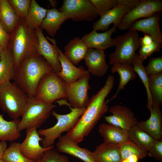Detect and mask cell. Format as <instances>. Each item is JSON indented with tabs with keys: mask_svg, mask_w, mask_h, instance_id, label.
Listing matches in <instances>:
<instances>
[{
	"mask_svg": "<svg viewBox=\"0 0 162 162\" xmlns=\"http://www.w3.org/2000/svg\"><path fill=\"white\" fill-rule=\"evenodd\" d=\"M20 121L18 118L8 121L0 114V141L11 142L21 137L20 132L18 128Z\"/></svg>",
	"mask_w": 162,
	"mask_h": 162,
	"instance_id": "obj_27",
	"label": "cell"
},
{
	"mask_svg": "<svg viewBox=\"0 0 162 162\" xmlns=\"http://www.w3.org/2000/svg\"><path fill=\"white\" fill-rule=\"evenodd\" d=\"M129 139L143 150L148 152L155 142L154 139L137 125L128 131Z\"/></svg>",
	"mask_w": 162,
	"mask_h": 162,
	"instance_id": "obj_31",
	"label": "cell"
},
{
	"mask_svg": "<svg viewBox=\"0 0 162 162\" xmlns=\"http://www.w3.org/2000/svg\"><path fill=\"white\" fill-rule=\"evenodd\" d=\"M49 1L51 5L54 7V8H55V6L57 4L56 1L55 0H49Z\"/></svg>",
	"mask_w": 162,
	"mask_h": 162,
	"instance_id": "obj_47",
	"label": "cell"
},
{
	"mask_svg": "<svg viewBox=\"0 0 162 162\" xmlns=\"http://www.w3.org/2000/svg\"><path fill=\"white\" fill-rule=\"evenodd\" d=\"M15 71L12 55L7 48L2 50L0 60V85L13 80Z\"/></svg>",
	"mask_w": 162,
	"mask_h": 162,
	"instance_id": "obj_29",
	"label": "cell"
},
{
	"mask_svg": "<svg viewBox=\"0 0 162 162\" xmlns=\"http://www.w3.org/2000/svg\"><path fill=\"white\" fill-rule=\"evenodd\" d=\"M142 63L138 58V54H136L132 62V64L135 72L138 75L145 86L147 97L146 106L150 111L152 107L153 103L149 88L148 76Z\"/></svg>",
	"mask_w": 162,
	"mask_h": 162,
	"instance_id": "obj_33",
	"label": "cell"
},
{
	"mask_svg": "<svg viewBox=\"0 0 162 162\" xmlns=\"http://www.w3.org/2000/svg\"><path fill=\"white\" fill-rule=\"evenodd\" d=\"M162 10L161 0H141L137 6L130 10L124 15L116 27L121 30L129 29L136 21L149 17Z\"/></svg>",
	"mask_w": 162,
	"mask_h": 162,
	"instance_id": "obj_10",
	"label": "cell"
},
{
	"mask_svg": "<svg viewBox=\"0 0 162 162\" xmlns=\"http://www.w3.org/2000/svg\"><path fill=\"white\" fill-rule=\"evenodd\" d=\"M52 70L50 65L37 53L24 58L15 69L14 82L28 97L34 96L42 78Z\"/></svg>",
	"mask_w": 162,
	"mask_h": 162,
	"instance_id": "obj_2",
	"label": "cell"
},
{
	"mask_svg": "<svg viewBox=\"0 0 162 162\" xmlns=\"http://www.w3.org/2000/svg\"><path fill=\"white\" fill-rule=\"evenodd\" d=\"M114 77H107L104 86L90 99L85 110L75 125L66 136L79 144L91 132L104 114L109 110L106 98L112 89Z\"/></svg>",
	"mask_w": 162,
	"mask_h": 162,
	"instance_id": "obj_1",
	"label": "cell"
},
{
	"mask_svg": "<svg viewBox=\"0 0 162 162\" xmlns=\"http://www.w3.org/2000/svg\"><path fill=\"white\" fill-rule=\"evenodd\" d=\"M160 13L136 21L131 25L129 30L142 32L151 36L155 41L162 44V34L159 24Z\"/></svg>",
	"mask_w": 162,
	"mask_h": 162,
	"instance_id": "obj_16",
	"label": "cell"
},
{
	"mask_svg": "<svg viewBox=\"0 0 162 162\" xmlns=\"http://www.w3.org/2000/svg\"><path fill=\"white\" fill-rule=\"evenodd\" d=\"M19 142H12L5 151L2 159L6 162H33L25 156L20 149Z\"/></svg>",
	"mask_w": 162,
	"mask_h": 162,
	"instance_id": "obj_34",
	"label": "cell"
},
{
	"mask_svg": "<svg viewBox=\"0 0 162 162\" xmlns=\"http://www.w3.org/2000/svg\"><path fill=\"white\" fill-rule=\"evenodd\" d=\"M121 162H128L127 160L125 159L123 160H122Z\"/></svg>",
	"mask_w": 162,
	"mask_h": 162,
	"instance_id": "obj_49",
	"label": "cell"
},
{
	"mask_svg": "<svg viewBox=\"0 0 162 162\" xmlns=\"http://www.w3.org/2000/svg\"><path fill=\"white\" fill-rule=\"evenodd\" d=\"M47 10L40 6L35 0H32L28 14L23 19L29 28L35 30L40 27Z\"/></svg>",
	"mask_w": 162,
	"mask_h": 162,
	"instance_id": "obj_28",
	"label": "cell"
},
{
	"mask_svg": "<svg viewBox=\"0 0 162 162\" xmlns=\"http://www.w3.org/2000/svg\"><path fill=\"white\" fill-rule=\"evenodd\" d=\"M7 148L6 142L0 141V160L2 159L3 154Z\"/></svg>",
	"mask_w": 162,
	"mask_h": 162,
	"instance_id": "obj_45",
	"label": "cell"
},
{
	"mask_svg": "<svg viewBox=\"0 0 162 162\" xmlns=\"http://www.w3.org/2000/svg\"><path fill=\"white\" fill-rule=\"evenodd\" d=\"M104 51L98 49L88 48L84 59L89 74L102 76L106 73L109 66L106 62Z\"/></svg>",
	"mask_w": 162,
	"mask_h": 162,
	"instance_id": "obj_17",
	"label": "cell"
},
{
	"mask_svg": "<svg viewBox=\"0 0 162 162\" xmlns=\"http://www.w3.org/2000/svg\"><path fill=\"white\" fill-rule=\"evenodd\" d=\"M56 106L53 103H45L34 96L28 97L18 125L19 130L21 132L31 128H39L50 117Z\"/></svg>",
	"mask_w": 162,
	"mask_h": 162,
	"instance_id": "obj_6",
	"label": "cell"
},
{
	"mask_svg": "<svg viewBox=\"0 0 162 162\" xmlns=\"http://www.w3.org/2000/svg\"><path fill=\"white\" fill-rule=\"evenodd\" d=\"M111 72L112 74L117 73L119 76L120 80L117 89L114 95L106 100L108 103L115 98L118 93L123 90L125 86L131 81L135 80L136 74L132 64L128 63H116L112 64Z\"/></svg>",
	"mask_w": 162,
	"mask_h": 162,
	"instance_id": "obj_24",
	"label": "cell"
},
{
	"mask_svg": "<svg viewBox=\"0 0 162 162\" xmlns=\"http://www.w3.org/2000/svg\"><path fill=\"white\" fill-rule=\"evenodd\" d=\"M145 69L148 76L162 73V56L151 58Z\"/></svg>",
	"mask_w": 162,
	"mask_h": 162,
	"instance_id": "obj_40",
	"label": "cell"
},
{
	"mask_svg": "<svg viewBox=\"0 0 162 162\" xmlns=\"http://www.w3.org/2000/svg\"></svg>",
	"mask_w": 162,
	"mask_h": 162,
	"instance_id": "obj_52",
	"label": "cell"
},
{
	"mask_svg": "<svg viewBox=\"0 0 162 162\" xmlns=\"http://www.w3.org/2000/svg\"><path fill=\"white\" fill-rule=\"evenodd\" d=\"M148 77L152 106L160 107L162 105V73L148 76Z\"/></svg>",
	"mask_w": 162,
	"mask_h": 162,
	"instance_id": "obj_32",
	"label": "cell"
},
{
	"mask_svg": "<svg viewBox=\"0 0 162 162\" xmlns=\"http://www.w3.org/2000/svg\"><path fill=\"white\" fill-rule=\"evenodd\" d=\"M34 97L48 104L66 98L65 82L53 70L45 74L37 87Z\"/></svg>",
	"mask_w": 162,
	"mask_h": 162,
	"instance_id": "obj_8",
	"label": "cell"
},
{
	"mask_svg": "<svg viewBox=\"0 0 162 162\" xmlns=\"http://www.w3.org/2000/svg\"><path fill=\"white\" fill-rule=\"evenodd\" d=\"M1 7H2L1 2V0H0V13L1 11Z\"/></svg>",
	"mask_w": 162,
	"mask_h": 162,
	"instance_id": "obj_50",
	"label": "cell"
},
{
	"mask_svg": "<svg viewBox=\"0 0 162 162\" xmlns=\"http://www.w3.org/2000/svg\"><path fill=\"white\" fill-rule=\"evenodd\" d=\"M2 7L0 21L7 32L10 34L20 18L7 0H1Z\"/></svg>",
	"mask_w": 162,
	"mask_h": 162,
	"instance_id": "obj_30",
	"label": "cell"
},
{
	"mask_svg": "<svg viewBox=\"0 0 162 162\" xmlns=\"http://www.w3.org/2000/svg\"><path fill=\"white\" fill-rule=\"evenodd\" d=\"M68 18L56 8L47 10L45 17L40 27L45 30L48 34L53 38L61 24Z\"/></svg>",
	"mask_w": 162,
	"mask_h": 162,
	"instance_id": "obj_26",
	"label": "cell"
},
{
	"mask_svg": "<svg viewBox=\"0 0 162 162\" xmlns=\"http://www.w3.org/2000/svg\"><path fill=\"white\" fill-rule=\"evenodd\" d=\"M63 101L69 107L70 112L66 114H61L52 110L51 114L57 120L56 124L51 127L38 130L40 136L43 137L41 142L43 147L47 148L53 145L55 140L62 135V133L68 132L72 129L85 110L86 108H73L67 102Z\"/></svg>",
	"mask_w": 162,
	"mask_h": 162,
	"instance_id": "obj_4",
	"label": "cell"
},
{
	"mask_svg": "<svg viewBox=\"0 0 162 162\" xmlns=\"http://www.w3.org/2000/svg\"><path fill=\"white\" fill-rule=\"evenodd\" d=\"M90 78V74H88L73 82H65L66 98L69 102L67 103L71 107L81 109L87 106L89 100L88 91L91 88Z\"/></svg>",
	"mask_w": 162,
	"mask_h": 162,
	"instance_id": "obj_11",
	"label": "cell"
},
{
	"mask_svg": "<svg viewBox=\"0 0 162 162\" xmlns=\"http://www.w3.org/2000/svg\"><path fill=\"white\" fill-rule=\"evenodd\" d=\"M10 34L6 30L0 21V46L4 49H7Z\"/></svg>",
	"mask_w": 162,
	"mask_h": 162,
	"instance_id": "obj_42",
	"label": "cell"
},
{
	"mask_svg": "<svg viewBox=\"0 0 162 162\" xmlns=\"http://www.w3.org/2000/svg\"><path fill=\"white\" fill-rule=\"evenodd\" d=\"M95 162H121L119 145L103 142L92 152Z\"/></svg>",
	"mask_w": 162,
	"mask_h": 162,
	"instance_id": "obj_22",
	"label": "cell"
},
{
	"mask_svg": "<svg viewBox=\"0 0 162 162\" xmlns=\"http://www.w3.org/2000/svg\"><path fill=\"white\" fill-rule=\"evenodd\" d=\"M58 11L75 22L91 21L99 16L90 0H64Z\"/></svg>",
	"mask_w": 162,
	"mask_h": 162,
	"instance_id": "obj_9",
	"label": "cell"
},
{
	"mask_svg": "<svg viewBox=\"0 0 162 162\" xmlns=\"http://www.w3.org/2000/svg\"><path fill=\"white\" fill-rule=\"evenodd\" d=\"M58 58L62 68L61 71L58 75L64 82L67 83L73 82L89 74L83 67L75 66L67 59L58 48Z\"/></svg>",
	"mask_w": 162,
	"mask_h": 162,
	"instance_id": "obj_21",
	"label": "cell"
},
{
	"mask_svg": "<svg viewBox=\"0 0 162 162\" xmlns=\"http://www.w3.org/2000/svg\"><path fill=\"white\" fill-rule=\"evenodd\" d=\"M118 5L126 6L130 10L132 9L137 6L140 3L139 0H116Z\"/></svg>",
	"mask_w": 162,
	"mask_h": 162,
	"instance_id": "obj_43",
	"label": "cell"
},
{
	"mask_svg": "<svg viewBox=\"0 0 162 162\" xmlns=\"http://www.w3.org/2000/svg\"><path fill=\"white\" fill-rule=\"evenodd\" d=\"M28 96L14 82L0 85V108L13 119L21 116Z\"/></svg>",
	"mask_w": 162,
	"mask_h": 162,
	"instance_id": "obj_5",
	"label": "cell"
},
{
	"mask_svg": "<svg viewBox=\"0 0 162 162\" xmlns=\"http://www.w3.org/2000/svg\"><path fill=\"white\" fill-rule=\"evenodd\" d=\"M31 0H8L19 17L24 19L26 16L29 9Z\"/></svg>",
	"mask_w": 162,
	"mask_h": 162,
	"instance_id": "obj_37",
	"label": "cell"
},
{
	"mask_svg": "<svg viewBox=\"0 0 162 162\" xmlns=\"http://www.w3.org/2000/svg\"><path fill=\"white\" fill-rule=\"evenodd\" d=\"M56 144V149L60 153H66L75 157L84 162H95L92 152L85 148H81L78 144L68 137L61 135Z\"/></svg>",
	"mask_w": 162,
	"mask_h": 162,
	"instance_id": "obj_15",
	"label": "cell"
},
{
	"mask_svg": "<svg viewBox=\"0 0 162 162\" xmlns=\"http://www.w3.org/2000/svg\"><path fill=\"white\" fill-rule=\"evenodd\" d=\"M116 26L113 25L111 28L103 33H98L93 30L89 33L83 36L81 39L88 48H94L104 51L107 48L115 46L114 40L111 38V36L116 32Z\"/></svg>",
	"mask_w": 162,
	"mask_h": 162,
	"instance_id": "obj_18",
	"label": "cell"
},
{
	"mask_svg": "<svg viewBox=\"0 0 162 162\" xmlns=\"http://www.w3.org/2000/svg\"><path fill=\"white\" fill-rule=\"evenodd\" d=\"M98 131L104 142L121 144L129 140L128 130L111 124H101Z\"/></svg>",
	"mask_w": 162,
	"mask_h": 162,
	"instance_id": "obj_23",
	"label": "cell"
},
{
	"mask_svg": "<svg viewBox=\"0 0 162 162\" xmlns=\"http://www.w3.org/2000/svg\"><path fill=\"white\" fill-rule=\"evenodd\" d=\"M112 115L105 116L108 123L128 131L137 124L138 121L132 111L127 106L119 104L114 105L109 110Z\"/></svg>",
	"mask_w": 162,
	"mask_h": 162,
	"instance_id": "obj_14",
	"label": "cell"
},
{
	"mask_svg": "<svg viewBox=\"0 0 162 162\" xmlns=\"http://www.w3.org/2000/svg\"><path fill=\"white\" fill-rule=\"evenodd\" d=\"M161 44L154 41L151 44L146 46H142L138 51V57L142 62L160 50Z\"/></svg>",
	"mask_w": 162,
	"mask_h": 162,
	"instance_id": "obj_38",
	"label": "cell"
},
{
	"mask_svg": "<svg viewBox=\"0 0 162 162\" xmlns=\"http://www.w3.org/2000/svg\"><path fill=\"white\" fill-rule=\"evenodd\" d=\"M26 130V136L20 144V149L22 154L28 158L35 160L40 158L47 150L54 148L52 145L47 148L40 144L42 138L40 137L37 128L28 129Z\"/></svg>",
	"mask_w": 162,
	"mask_h": 162,
	"instance_id": "obj_13",
	"label": "cell"
},
{
	"mask_svg": "<svg viewBox=\"0 0 162 162\" xmlns=\"http://www.w3.org/2000/svg\"><path fill=\"white\" fill-rule=\"evenodd\" d=\"M113 39L116 50L109 55V64L116 63L132 64L136 54V51L141 47L140 38L137 31L129 30Z\"/></svg>",
	"mask_w": 162,
	"mask_h": 162,
	"instance_id": "obj_7",
	"label": "cell"
},
{
	"mask_svg": "<svg viewBox=\"0 0 162 162\" xmlns=\"http://www.w3.org/2000/svg\"><path fill=\"white\" fill-rule=\"evenodd\" d=\"M126 159L128 162H138L139 160L138 156L136 155H131L128 157Z\"/></svg>",
	"mask_w": 162,
	"mask_h": 162,
	"instance_id": "obj_46",
	"label": "cell"
},
{
	"mask_svg": "<svg viewBox=\"0 0 162 162\" xmlns=\"http://www.w3.org/2000/svg\"><path fill=\"white\" fill-rule=\"evenodd\" d=\"M150 116L146 121L138 122L137 125L154 139L162 138V112L160 107L152 106Z\"/></svg>",
	"mask_w": 162,
	"mask_h": 162,
	"instance_id": "obj_19",
	"label": "cell"
},
{
	"mask_svg": "<svg viewBox=\"0 0 162 162\" xmlns=\"http://www.w3.org/2000/svg\"><path fill=\"white\" fill-rule=\"evenodd\" d=\"M38 42L35 30L29 28L23 19H20L10 34L7 47L12 55L15 69L24 58L37 53Z\"/></svg>",
	"mask_w": 162,
	"mask_h": 162,
	"instance_id": "obj_3",
	"label": "cell"
},
{
	"mask_svg": "<svg viewBox=\"0 0 162 162\" xmlns=\"http://www.w3.org/2000/svg\"><path fill=\"white\" fill-rule=\"evenodd\" d=\"M130 10L125 6L118 5L100 16L93 24V30L97 31H106L113 24L116 27L124 15Z\"/></svg>",
	"mask_w": 162,
	"mask_h": 162,
	"instance_id": "obj_20",
	"label": "cell"
},
{
	"mask_svg": "<svg viewBox=\"0 0 162 162\" xmlns=\"http://www.w3.org/2000/svg\"><path fill=\"white\" fill-rule=\"evenodd\" d=\"M0 162H6L4 161V160H3L2 159L1 160H0Z\"/></svg>",
	"mask_w": 162,
	"mask_h": 162,
	"instance_id": "obj_51",
	"label": "cell"
},
{
	"mask_svg": "<svg viewBox=\"0 0 162 162\" xmlns=\"http://www.w3.org/2000/svg\"><path fill=\"white\" fill-rule=\"evenodd\" d=\"M119 145L122 160L132 155H137L139 159L144 158L148 155L147 152L141 148L130 140Z\"/></svg>",
	"mask_w": 162,
	"mask_h": 162,
	"instance_id": "obj_35",
	"label": "cell"
},
{
	"mask_svg": "<svg viewBox=\"0 0 162 162\" xmlns=\"http://www.w3.org/2000/svg\"><path fill=\"white\" fill-rule=\"evenodd\" d=\"M90 1L100 16L118 5L116 0H90Z\"/></svg>",
	"mask_w": 162,
	"mask_h": 162,
	"instance_id": "obj_39",
	"label": "cell"
},
{
	"mask_svg": "<svg viewBox=\"0 0 162 162\" xmlns=\"http://www.w3.org/2000/svg\"><path fill=\"white\" fill-rule=\"evenodd\" d=\"M157 161H162V140H156L150 149L148 155Z\"/></svg>",
	"mask_w": 162,
	"mask_h": 162,
	"instance_id": "obj_41",
	"label": "cell"
},
{
	"mask_svg": "<svg viewBox=\"0 0 162 162\" xmlns=\"http://www.w3.org/2000/svg\"><path fill=\"white\" fill-rule=\"evenodd\" d=\"M3 49H4L1 46H0V60L1 58V55L2 52V50H3Z\"/></svg>",
	"mask_w": 162,
	"mask_h": 162,
	"instance_id": "obj_48",
	"label": "cell"
},
{
	"mask_svg": "<svg viewBox=\"0 0 162 162\" xmlns=\"http://www.w3.org/2000/svg\"><path fill=\"white\" fill-rule=\"evenodd\" d=\"M88 48L82 39L76 37L65 46L63 53L69 61L76 65L84 59Z\"/></svg>",
	"mask_w": 162,
	"mask_h": 162,
	"instance_id": "obj_25",
	"label": "cell"
},
{
	"mask_svg": "<svg viewBox=\"0 0 162 162\" xmlns=\"http://www.w3.org/2000/svg\"><path fill=\"white\" fill-rule=\"evenodd\" d=\"M35 30L38 40L37 53L42 56L50 65L53 70L58 74L62 68L56 40L48 37H45L40 27Z\"/></svg>",
	"mask_w": 162,
	"mask_h": 162,
	"instance_id": "obj_12",
	"label": "cell"
},
{
	"mask_svg": "<svg viewBox=\"0 0 162 162\" xmlns=\"http://www.w3.org/2000/svg\"><path fill=\"white\" fill-rule=\"evenodd\" d=\"M154 41L152 37L147 34H144L143 37L140 38L141 46L149 45Z\"/></svg>",
	"mask_w": 162,
	"mask_h": 162,
	"instance_id": "obj_44",
	"label": "cell"
},
{
	"mask_svg": "<svg viewBox=\"0 0 162 162\" xmlns=\"http://www.w3.org/2000/svg\"><path fill=\"white\" fill-rule=\"evenodd\" d=\"M69 161L67 156L61 154L54 148L45 151L40 158L33 160V162H69Z\"/></svg>",
	"mask_w": 162,
	"mask_h": 162,
	"instance_id": "obj_36",
	"label": "cell"
}]
</instances>
